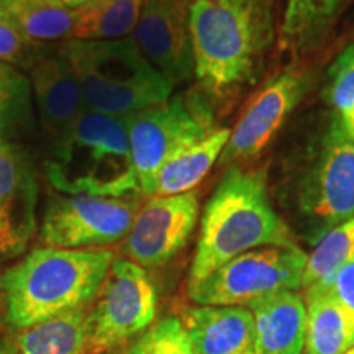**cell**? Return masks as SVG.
<instances>
[{"label":"cell","instance_id":"obj_19","mask_svg":"<svg viewBox=\"0 0 354 354\" xmlns=\"http://www.w3.org/2000/svg\"><path fill=\"white\" fill-rule=\"evenodd\" d=\"M230 135V128H218L167 159L156 177L154 196H180L192 192L218 162Z\"/></svg>","mask_w":354,"mask_h":354},{"label":"cell","instance_id":"obj_20","mask_svg":"<svg viewBox=\"0 0 354 354\" xmlns=\"http://www.w3.org/2000/svg\"><path fill=\"white\" fill-rule=\"evenodd\" d=\"M307 331L304 354H344L354 346V313L322 290H304Z\"/></svg>","mask_w":354,"mask_h":354},{"label":"cell","instance_id":"obj_23","mask_svg":"<svg viewBox=\"0 0 354 354\" xmlns=\"http://www.w3.org/2000/svg\"><path fill=\"white\" fill-rule=\"evenodd\" d=\"M0 6L21 32L35 41L50 44L71 39L74 10L61 0H0Z\"/></svg>","mask_w":354,"mask_h":354},{"label":"cell","instance_id":"obj_3","mask_svg":"<svg viewBox=\"0 0 354 354\" xmlns=\"http://www.w3.org/2000/svg\"><path fill=\"white\" fill-rule=\"evenodd\" d=\"M281 198L312 245L354 218V131L346 118L330 110L292 154Z\"/></svg>","mask_w":354,"mask_h":354},{"label":"cell","instance_id":"obj_9","mask_svg":"<svg viewBox=\"0 0 354 354\" xmlns=\"http://www.w3.org/2000/svg\"><path fill=\"white\" fill-rule=\"evenodd\" d=\"M308 254L299 246H264L228 261L187 287L194 305L250 307L256 300L282 290L302 289Z\"/></svg>","mask_w":354,"mask_h":354},{"label":"cell","instance_id":"obj_30","mask_svg":"<svg viewBox=\"0 0 354 354\" xmlns=\"http://www.w3.org/2000/svg\"><path fill=\"white\" fill-rule=\"evenodd\" d=\"M125 354H151V349H149L148 339H146L145 333L138 336L136 339H133L131 343H128Z\"/></svg>","mask_w":354,"mask_h":354},{"label":"cell","instance_id":"obj_34","mask_svg":"<svg viewBox=\"0 0 354 354\" xmlns=\"http://www.w3.org/2000/svg\"><path fill=\"white\" fill-rule=\"evenodd\" d=\"M344 354H354V346H353L351 349H348V351H346V353H344Z\"/></svg>","mask_w":354,"mask_h":354},{"label":"cell","instance_id":"obj_31","mask_svg":"<svg viewBox=\"0 0 354 354\" xmlns=\"http://www.w3.org/2000/svg\"><path fill=\"white\" fill-rule=\"evenodd\" d=\"M0 354H21L13 339L0 338Z\"/></svg>","mask_w":354,"mask_h":354},{"label":"cell","instance_id":"obj_24","mask_svg":"<svg viewBox=\"0 0 354 354\" xmlns=\"http://www.w3.org/2000/svg\"><path fill=\"white\" fill-rule=\"evenodd\" d=\"M354 258V218L325 234L308 254L302 290L330 281L339 268Z\"/></svg>","mask_w":354,"mask_h":354},{"label":"cell","instance_id":"obj_22","mask_svg":"<svg viewBox=\"0 0 354 354\" xmlns=\"http://www.w3.org/2000/svg\"><path fill=\"white\" fill-rule=\"evenodd\" d=\"M87 312L74 310L19 330L13 342L21 354H87Z\"/></svg>","mask_w":354,"mask_h":354},{"label":"cell","instance_id":"obj_14","mask_svg":"<svg viewBox=\"0 0 354 354\" xmlns=\"http://www.w3.org/2000/svg\"><path fill=\"white\" fill-rule=\"evenodd\" d=\"M38 180L28 158L0 143V268L20 258L38 230Z\"/></svg>","mask_w":354,"mask_h":354},{"label":"cell","instance_id":"obj_4","mask_svg":"<svg viewBox=\"0 0 354 354\" xmlns=\"http://www.w3.org/2000/svg\"><path fill=\"white\" fill-rule=\"evenodd\" d=\"M113 259L110 250L35 248L0 274L7 325L19 331L91 308Z\"/></svg>","mask_w":354,"mask_h":354},{"label":"cell","instance_id":"obj_13","mask_svg":"<svg viewBox=\"0 0 354 354\" xmlns=\"http://www.w3.org/2000/svg\"><path fill=\"white\" fill-rule=\"evenodd\" d=\"M189 10L190 0H143L130 35L146 61L172 86L196 76Z\"/></svg>","mask_w":354,"mask_h":354},{"label":"cell","instance_id":"obj_18","mask_svg":"<svg viewBox=\"0 0 354 354\" xmlns=\"http://www.w3.org/2000/svg\"><path fill=\"white\" fill-rule=\"evenodd\" d=\"M351 0H287L277 44L294 56L313 53L328 41Z\"/></svg>","mask_w":354,"mask_h":354},{"label":"cell","instance_id":"obj_15","mask_svg":"<svg viewBox=\"0 0 354 354\" xmlns=\"http://www.w3.org/2000/svg\"><path fill=\"white\" fill-rule=\"evenodd\" d=\"M30 82L39 122L55 143L86 112L76 74L63 53L56 50L30 69Z\"/></svg>","mask_w":354,"mask_h":354},{"label":"cell","instance_id":"obj_28","mask_svg":"<svg viewBox=\"0 0 354 354\" xmlns=\"http://www.w3.org/2000/svg\"><path fill=\"white\" fill-rule=\"evenodd\" d=\"M151 354H197L179 317L169 315L145 331Z\"/></svg>","mask_w":354,"mask_h":354},{"label":"cell","instance_id":"obj_10","mask_svg":"<svg viewBox=\"0 0 354 354\" xmlns=\"http://www.w3.org/2000/svg\"><path fill=\"white\" fill-rule=\"evenodd\" d=\"M143 196H57L48 202L39 227L44 246L61 250H104L125 241Z\"/></svg>","mask_w":354,"mask_h":354},{"label":"cell","instance_id":"obj_8","mask_svg":"<svg viewBox=\"0 0 354 354\" xmlns=\"http://www.w3.org/2000/svg\"><path fill=\"white\" fill-rule=\"evenodd\" d=\"M156 287L148 271L130 259L115 258L87 312V354L112 353L154 325Z\"/></svg>","mask_w":354,"mask_h":354},{"label":"cell","instance_id":"obj_25","mask_svg":"<svg viewBox=\"0 0 354 354\" xmlns=\"http://www.w3.org/2000/svg\"><path fill=\"white\" fill-rule=\"evenodd\" d=\"M32 115V82L24 71L0 61V140L24 128Z\"/></svg>","mask_w":354,"mask_h":354},{"label":"cell","instance_id":"obj_33","mask_svg":"<svg viewBox=\"0 0 354 354\" xmlns=\"http://www.w3.org/2000/svg\"><path fill=\"white\" fill-rule=\"evenodd\" d=\"M346 122H348V125L351 127V130L354 131V110L346 117Z\"/></svg>","mask_w":354,"mask_h":354},{"label":"cell","instance_id":"obj_17","mask_svg":"<svg viewBox=\"0 0 354 354\" xmlns=\"http://www.w3.org/2000/svg\"><path fill=\"white\" fill-rule=\"evenodd\" d=\"M248 308L254 318L253 354H304L307 304L302 292H277Z\"/></svg>","mask_w":354,"mask_h":354},{"label":"cell","instance_id":"obj_26","mask_svg":"<svg viewBox=\"0 0 354 354\" xmlns=\"http://www.w3.org/2000/svg\"><path fill=\"white\" fill-rule=\"evenodd\" d=\"M56 51L50 44L28 38L0 6V61L19 69H32L39 59Z\"/></svg>","mask_w":354,"mask_h":354},{"label":"cell","instance_id":"obj_2","mask_svg":"<svg viewBox=\"0 0 354 354\" xmlns=\"http://www.w3.org/2000/svg\"><path fill=\"white\" fill-rule=\"evenodd\" d=\"M264 246H299L274 209L264 169L228 167L203 207L187 287L209 277L236 256Z\"/></svg>","mask_w":354,"mask_h":354},{"label":"cell","instance_id":"obj_21","mask_svg":"<svg viewBox=\"0 0 354 354\" xmlns=\"http://www.w3.org/2000/svg\"><path fill=\"white\" fill-rule=\"evenodd\" d=\"M143 0H88L74 10L71 39L115 41L128 38L138 24Z\"/></svg>","mask_w":354,"mask_h":354},{"label":"cell","instance_id":"obj_1","mask_svg":"<svg viewBox=\"0 0 354 354\" xmlns=\"http://www.w3.org/2000/svg\"><path fill=\"white\" fill-rule=\"evenodd\" d=\"M198 91L212 105L258 84L277 39L276 0H190Z\"/></svg>","mask_w":354,"mask_h":354},{"label":"cell","instance_id":"obj_12","mask_svg":"<svg viewBox=\"0 0 354 354\" xmlns=\"http://www.w3.org/2000/svg\"><path fill=\"white\" fill-rule=\"evenodd\" d=\"M198 210V197L194 192L149 197L133 220L123 253L146 271L165 268L189 243Z\"/></svg>","mask_w":354,"mask_h":354},{"label":"cell","instance_id":"obj_36","mask_svg":"<svg viewBox=\"0 0 354 354\" xmlns=\"http://www.w3.org/2000/svg\"><path fill=\"white\" fill-rule=\"evenodd\" d=\"M0 143H2V140H0Z\"/></svg>","mask_w":354,"mask_h":354},{"label":"cell","instance_id":"obj_5","mask_svg":"<svg viewBox=\"0 0 354 354\" xmlns=\"http://www.w3.org/2000/svg\"><path fill=\"white\" fill-rule=\"evenodd\" d=\"M46 176L53 187L64 196L123 197L140 194L127 117L86 110L53 143Z\"/></svg>","mask_w":354,"mask_h":354},{"label":"cell","instance_id":"obj_32","mask_svg":"<svg viewBox=\"0 0 354 354\" xmlns=\"http://www.w3.org/2000/svg\"><path fill=\"white\" fill-rule=\"evenodd\" d=\"M61 2H63L66 7H69V8H73V10H76V8L82 7L84 3H87L88 0H61Z\"/></svg>","mask_w":354,"mask_h":354},{"label":"cell","instance_id":"obj_7","mask_svg":"<svg viewBox=\"0 0 354 354\" xmlns=\"http://www.w3.org/2000/svg\"><path fill=\"white\" fill-rule=\"evenodd\" d=\"M127 130L140 194L149 198L167 159L218 128L210 100L201 91H187L128 115Z\"/></svg>","mask_w":354,"mask_h":354},{"label":"cell","instance_id":"obj_16","mask_svg":"<svg viewBox=\"0 0 354 354\" xmlns=\"http://www.w3.org/2000/svg\"><path fill=\"white\" fill-rule=\"evenodd\" d=\"M197 354H253L254 318L236 305H192L179 317Z\"/></svg>","mask_w":354,"mask_h":354},{"label":"cell","instance_id":"obj_6","mask_svg":"<svg viewBox=\"0 0 354 354\" xmlns=\"http://www.w3.org/2000/svg\"><path fill=\"white\" fill-rule=\"evenodd\" d=\"M59 51L76 74L86 110L128 117L171 99L174 86L146 61L130 37L115 41L69 39Z\"/></svg>","mask_w":354,"mask_h":354},{"label":"cell","instance_id":"obj_29","mask_svg":"<svg viewBox=\"0 0 354 354\" xmlns=\"http://www.w3.org/2000/svg\"><path fill=\"white\" fill-rule=\"evenodd\" d=\"M308 289L325 292V294L333 297L339 305H343L344 308H348L349 312L354 313V258L348 261L343 268H339L330 281L312 286Z\"/></svg>","mask_w":354,"mask_h":354},{"label":"cell","instance_id":"obj_35","mask_svg":"<svg viewBox=\"0 0 354 354\" xmlns=\"http://www.w3.org/2000/svg\"><path fill=\"white\" fill-rule=\"evenodd\" d=\"M102 354H112V353H102Z\"/></svg>","mask_w":354,"mask_h":354},{"label":"cell","instance_id":"obj_11","mask_svg":"<svg viewBox=\"0 0 354 354\" xmlns=\"http://www.w3.org/2000/svg\"><path fill=\"white\" fill-rule=\"evenodd\" d=\"M312 84L313 73L305 66H290L266 82L243 110L218 165L245 166L258 158L308 94Z\"/></svg>","mask_w":354,"mask_h":354},{"label":"cell","instance_id":"obj_27","mask_svg":"<svg viewBox=\"0 0 354 354\" xmlns=\"http://www.w3.org/2000/svg\"><path fill=\"white\" fill-rule=\"evenodd\" d=\"M323 99L331 112L344 118L354 110V43L336 57L328 69Z\"/></svg>","mask_w":354,"mask_h":354}]
</instances>
